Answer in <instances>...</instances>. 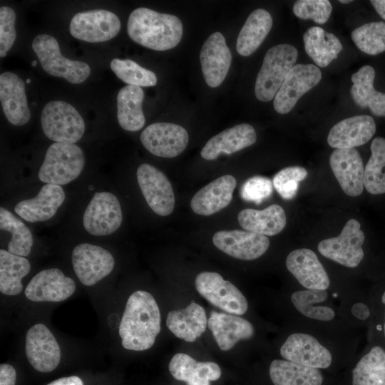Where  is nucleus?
Wrapping results in <instances>:
<instances>
[{
	"label": "nucleus",
	"instance_id": "nucleus-1",
	"mask_svg": "<svg viewBox=\"0 0 385 385\" xmlns=\"http://www.w3.org/2000/svg\"><path fill=\"white\" fill-rule=\"evenodd\" d=\"M158 305L149 292L138 290L128 299L119 325L123 346L128 350L144 351L155 343L160 331Z\"/></svg>",
	"mask_w": 385,
	"mask_h": 385
},
{
	"label": "nucleus",
	"instance_id": "nucleus-2",
	"mask_svg": "<svg viewBox=\"0 0 385 385\" xmlns=\"http://www.w3.org/2000/svg\"><path fill=\"white\" fill-rule=\"evenodd\" d=\"M183 27L175 15L140 7L130 14L127 33L135 43L155 51L175 47L181 40Z\"/></svg>",
	"mask_w": 385,
	"mask_h": 385
},
{
	"label": "nucleus",
	"instance_id": "nucleus-3",
	"mask_svg": "<svg viewBox=\"0 0 385 385\" xmlns=\"http://www.w3.org/2000/svg\"><path fill=\"white\" fill-rule=\"evenodd\" d=\"M297 56V48L287 43L276 45L267 51L255 86V96L259 101L267 102L274 98L295 66Z\"/></svg>",
	"mask_w": 385,
	"mask_h": 385
},
{
	"label": "nucleus",
	"instance_id": "nucleus-4",
	"mask_svg": "<svg viewBox=\"0 0 385 385\" xmlns=\"http://www.w3.org/2000/svg\"><path fill=\"white\" fill-rule=\"evenodd\" d=\"M84 163L81 147L76 144L53 143L47 149L38 177L46 184L66 185L79 176Z\"/></svg>",
	"mask_w": 385,
	"mask_h": 385
},
{
	"label": "nucleus",
	"instance_id": "nucleus-5",
	"mask_svg": "<svg viewBox=\"0 0 385 385\" xmlns=\"http://www.w3.org/2000/svg\"><path fill=\"white\" fill-rule=\"evenodd\" d=\"M41 125L44 134L55 143L74 144L85 131L78 111L63 101H51L42 109Z\"/></svg>",
	"mask_w": 385,
	"mask_h": 385
},
{
	"label": "nucleus",
	"instance_id": "nucleus-6",
	"mask_svg": "<svg viewBox=\"0 0 385 385\" xmlns=\"http://www.w3.org/2000/svg\"><path fill=\"white\" fill-rule=\"evenodd\" d=\"M31 48L43 69L51 76L63 78L74 84L83 83L90 76L89 65L63 56L57 40L52 36H36L32 41Z\"/></svg>",
	"mask_w": 385,
	"mask_h": 385
},
{
	"label": "nucleus",
	"instance_id": "nucleus-7",
	"mask_svg": "<svg viewBox=\"0 0 385 385\" xmlns=\"http://www.w3.org/2000/svg\"><path fill=\"white\" fill-rule=\"evenodd\" d=\"M195 285L202 297L227 313L242 315L247 310L248 303L242 293L217 272H200L195 278Z\"/></svg>",
	"mask_w": 385,
	"mask_h": 385
},
{
	"label": "nucleus",
	"instance_id": "nucleus-8",
	"mask_svg": "<svg viewBox=\"0 0 385 385\" xmlns=\"http://www.w3.org/2000/svg\"><path fill=\"white\" fill-rule=\"evenodd\" d=\"M360 227L356 220H349L337 237L319 242V252L324 257L343 266L357 267L364 255L362 245L365 236Z\"/></svg>",
	"mask_w": 385,
	"mask_h": 385
},
{
	"label": "nucleus",
	"instance_id": "nucleus-9",
	"mask_svg": "<svg viewBox=\"0 0 385 385\" xmlns=\"http://www.w3.org/2000/svg\"><path fill=\"white\" fill-rule=\"evenodd\" d=\"M116 14L105 9H94L77 13L71 19L70 34L81 41L103 42L113 38L120 29Z\"/></svg>",
	"mask_w": 385,
	"mask_h": 385
},
{
	"label": "nucleus",
	"instance_id": "nucleus-10",
	"mask_svg": "<svg viewBox=\"0 0 385 385\" xmlns=\"http://www.w3.org/2000/svg\"><path fill=\"white\" fill-rule=\"evenodd\" d=\"M122 220V210L118 198L109 192H98L85 210L83 224L88 233L104 236L116 231Z\"/></svg>",
	"mask_w": 385,
	"mask_h": 385
},
{
	"label": "nucleus",
	"instance_id": "nucleus-11",
	"mask_svg": "<svg viewBox=\"0 0 385 385\" xmlns=\"http://www.w3.org/2000/svg\"><path fill=\"white\" fill-rule=\"evenodd\" d=\"M72 265L79 281L92 286L108 276L113 270L115 260L106 249L89 243H81L74 247Z\"/></svg>",
	"mask_w": 385,
	"mask_h": 385
},
{
	"label": "nucleus",
	"instance_id": "nucleus-12",
	"mask_svg": "<svg viewBox=\"0 0 385 385\" xmlns=\"http://www.w3.org/2000/svg\"><path fill=\"white\" fill-rule=\"evenodd\" d=\"M136 175L143 195L152 210L160 216L170 215L175 207V195L167 176L148 163L138 167Z\"/></svg>",
	"mask_w": 385,
	"mask_h": 385
},
{
	"label": "nucleus",
	"instance_id": "nucleus-13",
	"mask_svg": "<svg viewBox=\"0 0 385 385\" xmlns=\"http://www.w3.org/2000/svg\"><path fill=\"white\" fill-rule=\"evenodd\" d=\"M322 78L320 69L313 64H296L289 72L274 98V110L280 114L292 111L298 100L316 86Z\"/></svg>",
	"mask_w": 385,
	"mask_h": 385
},
{
	"label": "nucleus",
	"instance_id": "nucleus-14",
	"mask_svg": "<svg viewBox=\"0 0 385 385\" xmlns=\"http://www.w3.org/2000/svg\"><path fill=\"white\" fill-rule=\"evenodd\" d=\"M143 145L153 155L162 158L179 155L187 147L189 135L182 126L171 123H155L140 136Z\"/></svg>",
	"mask_w": 385,
	"mask_h": 385
},
{
	"label": "nucleus",
	"instance_id": "nucleus-15",
	"mask_svg": "<svg viewBox=\"0 0 385 385\" xmlns=\"http://www.w3.org/2000/svg\"><path fill=\"white\" fill-rule=\"evenodd\" d=\"M25 351L30 364L40 372H50L60 363V346L54 335L43 324H34L28 330Z\"/></svg>",
	"mask_w": 385,
	"mask_h": 385
},
{
	"label": "nucleus",
	"instance_id": "nucleus-16",
	"mask_svg": "<svg viewBox=\"0 0 385 385\" xmlns=\"http://www.w3.org/2000/svg\"><path fill=\"white\" fill-rule=\"evenodd\" d=\"M214 245L225 254L242 260L261 257L270 246L265 235L247 230H221L212 237Z\"/></svg>",
	"mask_w": 385,
	"mask_h": 385
},
{
	"label": "nucleus",
	"instance_id": "nucleus-17",
	"mask_svg": "<svg viewBox=\"0 0 385 385\" xmlns=\"http://www.w3.org/2000/svg\"><path fill=\"white\" fill-rule=\"evenodd\" d=\"M76 290L73 279L64 275L57 268L42 270L37 273L26 287V297L33 302H62Z\"/></svg>",
	"mask_w": 385,
	"mask_h": 385
},
{
	"label": "nucleus",
	"instance_id": "nucleus-18",
	"mask_svg": "<svg viewBox=\"0 0 385 385\" xmlns=\"http://www.w3.org/2000/svg\"><path fill=\"white\" fill-rule=\"evenodd\" d=\"M200 60L203 78L211 88L219 86L230 69L232 54L220 32L212 34L204 42Z\"/></svg>",
	"mask_w": 385,
	"mask_h": 385
},
{
	"label": "nucleus",
	"instance_id": "nucleus-19",
	"mask_svg": "<svg viewBox=\"0 0 385 385\" xmlns=\"http://www.w3.org/2000/svg\"><path fill=\"white\" fill-rule=\"evenodd\" d=\"M286 360L315 369H325L332 363L329 351L314 337L302 333L288 337L280 348Z\"/></svg>",
	"mask_w": 385,
	"mask_h": 385
},
{
	"label": "nucleus",
	"instance_id": "nucleus-20",
	"mask_svg": "<svg viewBox=\"0 0 385 385\" xmlns=\"http://www.w3.org/2000/svg\"><path fill=\"white\" fill-rule=\"evenodd\" d=\"M329 165L340 187L347 195L356 197L362 193L364 168L356 149H335L330 155Z\"/></svg>",
	"mask_w": 385,
	"mask_h": 385
},
{
	"label": "nucleus",
	"instance_id": "nucleus-21",
	"mask_svg": "<svg viewBox=\"0 0 385 385\" xmlns=\"http://www.w3.org/2000/svg\"><path fill=\"white\" fill-rule=\"evenodd\" d=\"M0 101L4 113L10 123L21 126L29 122L31 112L27 103L25 83L14 73L6 71L1 73Z\"/></svg>",
	"mask_w": 385,
	"mask_h": 385
},
{
	"label": "nucleus",
	"instance_id": "nucleus-22",
	"mask_svg": "<svg viewBox=\"0 0 385 385\" xmlns=\"http://www.w3.org/2000/svg\"><path fill=\"white\" fill-rule=\"evenodd\" d=\"M287 270L307 289L326 290L329 276L317 255L311 250L300 248L291 252L286 259Z\"/></svg>",
	"mask_w": 385,
	"mask_h": 385
},
{
	"label": "nucleus",
	"instance_id": "nucleus-23",
	"mask_svg": "<svg viewBox=\"0 0 385 385\" xmlns=\"http://www.w3.org/2000/svg\"><path fill=\"white\" fill-rule=\"evenodd\" d=\"M376 123L367 115H355L336 123L327 136L328 144L335 149L354 148L370 140L376 133Z\"/></svg>",
	"mask_w": 385,
	"mask_h": 385
},
{
	"label": "nucleus",
	"instance_id": "nucleus-24",
	"mask_svg": "<svg viewBox=\"0 0 385 385\" xmlns=\"http://www.w3.org/2000/svg\"><path fill=\"white\" fill-rule=\"evenodd\" d=\"M236 185V179L231 175L219 177L193 195L190 201L191 209L195 213L204 216L220 211L232 201Z\"/></svg>",
	"mask_w": 385,
	"mask_h": 385
},
{
	"label": "nucleus",
	"instance_id": "nucleus-25",
	"mask_svg": "<svg viewBox=\"0 0 385 385\" xmlns=\"http://www.w3.org/2000/svg\"><path fill=\"white\" fill-rule=\"evenodd\" d=\"M65 197V192L61 185L46 184L35 197L18 202L14 211L28 222L45 221L56 213Z\"/></svg>",
	"mask_w": 385,
	"mask_h": 385
},
{
	"label": "nucleus",
	"instance_id": "nucleus-26",
	"mask_svg": "<svg viewBox=\"0 0 385 385\" xmlns=\"http://www.w3.org/2000/svg\"><path fill=\"white\" fill-rule=\"evenodd\" d=\"M257 140L255 128L240 123L212 137L200 151L202 158L212 160L220 154H232L254 144Z\"/></svg>",
	"mask_w": 385,
	"mask_h": 385
},
{
	"label": "nucleus",
	"instance_id": "nucleus-27",
	"mask_svg": "<svg viewBox=\"0 0 385 385\" xmlns=\"http://www.w3.org/2000/svg\"><path fill=\"white\" fill-rule=\"evenodd\" d=\"M207 327L222 351L230 350L241 339L251 338L255 332L252 324L247 319L215 311L210 313Z\"/></svg>",
	"mask_w": 385,
	"mask_h": 385
},
{
	"label": "nucleus",
	"instance_id": "nucleus-28",
	"mask_svg": "<svg viewBox=\"0 0 385 385\" xmlns=\"http://www.w3.org/2000/svg\"><path fill=\"white\" fill-rule=\"evenodd\" d=\"M169 371L173 376L187 385H210L211 381L217 380L221 369L212 361H197L188 354L178 353L171 359Z\"/></svg>",
	"mask_w": 385,
	"mask_h": 385
},
{
	"label": "nucleus",
	"instance_id": "nucleus-29",
	"mask_svg": "<svg viewBox=\"0 0 385 385\" xmlns=\"http://www.w3.org/2000/svg\"><path fill=\"white\" fill-rule=\"evenodd\" d=\"M207 320L203 307L191 302L185 309L170 311L167 316L166 325L178 338L193 342L205 332Z\"/></svg>",
	"mask_w": 385,
	"mask_h": 385
},
{
	"label": "nucleus",
	"instance_id": "nucleus-30",
	"mask_svg": "<svg viewBox=\"0 0 385 385\" xmlns=\"http://www.w3.org/2000/svg\"><path fill=\"white\" fill-rule=\"evenodd\" d=\"M237 220L245 230L265 236L279 233L287 223L285 212L277 204L271 205L262 210L244 209L238 213Z\"/></svg>",
	"mask_w": 385,
	"mask_h": 385
},
{
	"label": "nucleus",
	"instance_id": "nucleus-31",
	"mask_svg": "<svg viewBox=\"0 0 385 385\" xmlns=\"http://www.w3.org/2000/svg\"><path fill=\"white\" fill-rule=\"evenodd\" d=\"M375 70L369 65L362 66L351 76L350 93L354 102L361 108H369L376 116L385 117V93L374 88Z\"/></svg>",
	"mask_w": 385,
	"mask_h": 385
},
{
	"label": "nucleus",
	"instance_id": "nucleus-32",
	"mask_svg": "<svg viewBox=\"0 0 385 385\" xmlns=\"http://www.w3.org/2000/svg\"><path fill=\"white\" fill-rule=\"evenodd\" d=\"M272 26L270 14L263 9L253 11L247 17L237 39L236 50L243 56L252 54L263 42Z\"/></svg>",
	"mask_w": 385,
	"mask_h": 385
},
{
	"label": "nucleus",
	"instance_id": "nucleus-33",
	"mask_svg": "<svg viewBox=\"0 0 385 385\" xmlns=\"http://www.w3.org/2000/svg\"><path fill=\"white\" fill-rule=\"evenodd\" d=\"M144 92L141 87L127 85L117 95V118L121 128L128 131H138L145 124L142 110Z\"/></svg>",
	"mask_w": 385,
	"mask_h": 385
},
{
	"label": "nucleus",
	"instance_id": "nucleus-34",
	"mask_svg": "<svg viewBox=\"0 0 385 385\" xmlns=\"http://www.w3.org/2000/svg\"><path fill=\"white\" fill-rule=\"evenodd\" d=\"M307 55L319 67L327 66L342 50L340 40L319 26L309 28L303 35Z\"/></svg>",
	"mask_w": 385,
	"mask_h": 385
},
{
	"label": "nucleus",
	"instance_id": "nucleus-35",
	"mask_svg": "<svg viewBox=\"0 0 385 385\" xmlns=\"http://www.w3.org/2000/svg\"><path fill=\"white\" fill-rule=\"evenodd\" d=\"M274 385H322L323 376L318 369L288 360L275 359L270 366Z\"/></svg>",
	"mask_w": 385,
	"mask_h": 385
},
{
	"label": "nucleus",
	"instance_id": "nucleus-36",
	"mask_svg": "<svg viewBox=\"0 0 385 385\" xmlns=\"http://www.w3.org/2000/svg\"><path fill=\"white\" fill-rule=\"evenodd\" d=\"M31 265L24 257L0 250V291L14 296L23 289L21 279L30 272Z\"/></svg>",
	"mask_w": 385,
	"mask_h": 385
},
{
	"label": "nucleus",
	"instance_id": "nucleus-37",
	"mask_svg": "<svg viewBox=\"0 0 385 385\" xmlns=\"http://www.w3.org/2000/svg\"><path fill=\"white\" fill-rule=\"evenodd\" d=\"M352 385H385V351L374 346L352 371Z\"/></svg>",
	"mask_w": 385,
	"mask_h": 385
},
{
	"label": "nucleus",
	"instance_id": "nucleus-38",
	"mask_svg": "<svg viewBox=\"0 0 385 385\" xmlns=\"http://www.w3.org/2000/svg\"><path fill=\"white\" fill-rule=\"evenodd\" d=\"M371 155L364 168V185L372 195L385 193V138H375L370 146Z\"/></svg>",
	"mask_w": 385,
	"mask_h": 385
},
{
	"label": "nucleus",
	"instance_id": "nucleus-39",
	"mask_svg": "<svg viewBox=\"0 0 385 385\" xmlns=\"http://www.w3.org/2000/svg\"><path fill=\"white\" fill-rule=\"evenodd\" d=\"M0 229L11 233L8 251L12 254L26 257L31 250L33 236L29 227L11 212L0 207Z\"/></svg>",
	"mask_w": 385,
	"mask_h": 385
},
{
	"label": "nucleus",
	"instance_id": "nucleus-40",
	"mask_svg": "<svg viewBox=\"0 0 385 385\" xmlns=\"http://www.w3.org/2000/svg\"><path fill=\"white\" fill-rule=\"evenodd\" d=\"M326 290L308 289L294 292L291 300L294 307L303 315L319 321H329L334 317V312L328 307L314 306L327 298Z\"/></svg>",
	"mask_w": 385,
	"mask_h": 385
},
{
	"label": "nucleus",
	"instance_id": "nucleus-41",
	"mask_svg": "<svg viewBox=\"0 0 385 385\" xmlns=\"http://www.w3.org/2000/svg\"><path fill=\"white\" fill-rule=\"evenodd\" d=\"M351 39L359 50L369 55L385 51V23L373 21L365 24L351 34Z\"/></svg>",
	"mask_w": 385,
	"mask_h": 385
},
{
	"label": "nucleus",
	"instance_id": "nucleus-42",
	"mask_svg": "<svg viewBox=\"0 0 385 385\" xmlns=\"http://www.w3.org/2000/svg\"><path fill=\"white\" fill-rule=\"evenodd\" d=\"M110 66L116 76L128 85L139 87L154 86L157 83L155 73L130 59L113 58Z\"/></svg>",
	"mask_w": 385,
	"mask_h": 385
},
{
	"label": "nucleus",
	"instance_id": "nucleus-43",
	"mask_svg": "<svg viewBox=\"0 0 385 385\" xmlns=\"http://www.w3.org/2000/svg\"><path fill=\"white\" fill-rule=\"evenodd\" d=\"M307 176V171L301 166H290L279 170L273 178V187L285 200L292 199L297 194L299 182Z\"/></svg>",
	"mask_w": 385,
	"mask_h": 385
},
{
	"label": "nucleus",
	"instance_id": "nucleus-44",
	"mask_svg": "<svg viewBox=\"0 0 385 385\" xmlns=\"http://www.w3.org/2000/svg\"><path fill=\"white\" fill-rule=\"evenodd\" d=\"M332 11L328 0H299L293 6L294 15L302 19H312L319 24L326 23Z\"/></svg>",
	"mask_w": 385,
	"mask_h": 385
},
{
	"label": "nucleus",
	"instance_id": "nucleus-45",
	"mask_svg": "<svg viewBox=\"0 0 385 385\" xmlns=\"http://www.w3.org/2000/svg\"><path fill=\"white\" fill-rule=\"evenodd\" d=\"M272 190L273 183L269 178L254 176L244 183L240 195L244 200L260 204L272 195Z\"/></svg>",
	"mask_w": 385,
	"mask_h": 385
},
{
	"label": "nucleus",
	"instance_id": "nucleus-46",
	"mask_svg": "<svg viewBox=\"0 0 385 385\" xmlns=\"http://www.w3.org/2000/svg\"><path fill=\"white\" fill-rule=\"evenodd\" d=\"M16 14L9 6L0 8V56L5 57L11 48L16 36Z\"/></svg>",
	"mask_w": 385,
	"mask_h": 385
},
{
	"label": "nucleus",
	"instance_id": "nucleus-47",
	"mask_svg": "<svg viewBox=\"0 0 385 385\" xmlns=\"http://www.w3.org/2000/svg\"><path fill=\"white\" fill-rule=\"evenodd\" d=\"M16 374L14 368L7 364L0 365V385H15Z\"/></svg>",
	"mask_w": 385,
	"mask_h": 385
},
{
	"label": "nucleus",
	"instance_id": "nucleus-48",
	"mask_svg": "<svg viewBox=\"0 0 385 385\" xmlns=\"http://www.w3.org/2000/svg\"><path fill=\"white\" fill-rule=\"evenodd\" d=\"M351 313L355 317L361 320L367 319L370 314L368 307L361 302L356 303L352 306Z\"/></svg>",
	"mask_w": 385,
	"mask_h": 385
},
{
	"label": "nucleus",
	"instance_id": "nucleus-49",
	"mask_svg": "<svg viewBox=\"0 0 385 385\" xmlns=\"http://www.w3.org/2000/svg\"><path fill=\"white\" fill-rule=\"evenodd\" d=\"M47 385H83V382L78 376H71L58 379Z\"/></svg>",
	"mask_w": 385,
	"mask_h": 385
},
{
	"label": "nucleus",
	"instance_id": "nucleus-50",
	"mask_svg": "<svg viewBox=\"0 0 385 385\" xmlns=\"http://www.w3.org/2000/svg\"><path fill=\"white\" fill-rule=\"evenodd\" d=\"M370 2L380 16L385 20V0H371Z\"/></svg>",
	"mask_w": 385,
	"mask_h": 385
},
{
	"label": "nucleus",
	"instance_id": "nucleus-51",
	"mask_svg": "<svg viewBox=\"0 0 385 385\" xmlns=\"http://www.w3.org/2000/svg\"><path fill=\"white\" fill-rule=\"evenodd\" d=\"M381 301L383 304H385V292H384L382 297H381ZM384 334H385V324H384Z\"/></svg>",
	"mask_w": 385,
	"mask_h": 385
},
{
	"label": "nucleus",
	"instance_id": "nucleus-52",
	"mask_svg": "<svg viewBox=\"0 0 385 385\" xmlns=\"http://www.w3.org/2000/svg\"><path fill=\"white\" fill-rule=\"evenodd\" d=\"M352 1L351 0H340L339 2L342 3V4H348V3H351Z\"/></svg>",
	"mask_w": 385,
	"mask_h": 385
},
{
	"label": "nucleus",
	"instance_id": "nucleus-53",
	"mask_svg": "<svg viewBox=\"0 0 385 385\" xmlns=\"http://www.w3.org/2000/svg\"><path fill=\"white\" fill-rule=\"evenodd\" d=\"M31 64H32L33 66H36L37 65V61L34 60V61H32Z\"/></svg>",
	"mask_w": 385,
	"mask_h": 385
},
{
	"label": "nucleus",
	"instance_id": "nucleus-54",
	"mask_svg": "<svg viewBox=\"0 0 385 385\" xmlns=\"http://www.w3.org/2000/svg\"><path fill=\"white\" fill-rule=\"evenodd\" d=\"M26 83H31V79H30V78H27Z\"/></svg>",
	"mask_w": 385,
	"mask_h": 385
}]
</instances>
